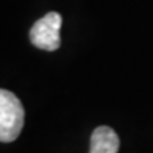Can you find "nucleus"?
<instances>
[{
	"instance_id": "1",
	"label": "nucleus",
	"mask_w": 153,
	"mask_h": 153,
	"mask_svg": "<svg viewBox=\"0 0 153 153\" xmlns=\"http://www.w3.org/2000/svg\"><path fill=\"white\" fill-rule=\"evenodd\" d=\"M25 122L24 105L16 94L0 89V142H13L19 137Z\"/></svg>"
},
{
	"instance_id": "2",
	"label": "nucleus",
	"mask_w": 153,
	"mask_h": 153,
	"mask_svg": "<svg viewBox=\"0 0 153 153\" xmlns=\"http://www.w3.org/2000/svg\"><path fill=\"white\" fill-rule=\"evenodd\" d=\"M61 24H62V17L59 13L56 11L47 13L44 17L36 20L31 27L30 30L31 44L47 52L58 50L61 45V36H59Z\"/></svg>"
},
{
	"instance_id": "3",
	"label": "nucleus",
	"mask_w": 153,
	"mask_h": 153,
	"mask_svg": "<svg viewBox=\"0 0 153 153\" xmlns=\"http://www.w3.org/2000/svg\"><path fill=\"white\" fill-rule=\"evenodd\" d=\"M119 136L109 127H97L91 134V150L89 153H117L119 152Z\"/></svg>"
}]
</instances>
